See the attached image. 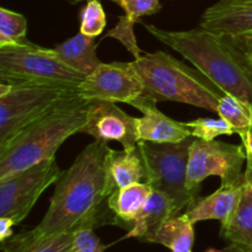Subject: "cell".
Here are the masks:
<instances>
[{"label": "cell", "instance_id": "obj_1", "mask_svg": "<svg viewBox=\"0 0 252 252\" xmlns=\"http://www.w3.org/2000/svg\"><path fill=\"white\" fill-rule=\"evenodd\" d=\"M107 143L94 140L81 150L68 170L62 171L43 219L31 230L34 235L94 229L102 223V206L107 203Z\"/></svg>", "mask_w": 252, "mask_h": 252}, {"label": "cell", "instance_id": "obj_2", "mask_svg": "<svg viewBox=\"0 0 252 252\" xmlns=\"http://www.w3.org/2000/svg\"><path fill=\"white\" fill-rule=\"evenodd\" d=\"M143 26L158 41L181 54L224 94L252 105V58L240 37L223 36L201 27L169 31L150 24Z\"/></svg>", "mask_w": 252, "mask_h": 252}, {"label": "cell", "instance_id": "obj_3", "mask_svg": "<svg viewBox=\"0 0 252 252\" xmlns=\"http://www.w3.org/2000/svg\"><path fill=\"white\" fill-rule=\"evenodd\" d=\"M89 102L78 91L70 93L0 147V181L54 159L61 145L83 129Z\"/></svg>", "mask_w": 252, "mask_h": 252}, {"label": "cell", "instance_id": "obj_4", "mask_svg": "<svg viewBox=\"0 0 252 252\" xmlns=\"http://www.w3.org/2000/svg\"><path fill=\"white\" fill-rule=\"evenodd\" d=\"M143 86V95L159 101H176L217 112L223 91L198 69L191 68L164 51L128 62Z\"/></svg>", "mask_w": 252, "mask_h": 252}, {"label": "cell", "instance_id": "obj_5", "mask_svg": "<svg viewBox=\"0 0 252 252\" xmlns=\"http://www.w3.org/2000/svg\"><path fill=\"white\" fill-rule=\"evenodd\" d=\"M85 75L58 58L53 48L25 43L0 48V80L9 84H41L78 90Z\"/></svg>", "mask_w": 252, "mask_h": 252}, {"label": "cell", "instance_id": "obj_6", "mask_svg": "<svg viewBox=\"0 0 252 252\" xmlns=\"http://www.w3.org/2000/svg\"><path fill=\"white\" fill-rule=\"evenodd\" d=\"M194 137L180 143H152L139 140L137 144L145 166V182L153 189L162 192L174 203L177 213L187 209L199 193L187 187V164Z\"/></svg>", "mask_w": 252, "mask_h": 252}, {"label": "cell", "instance_id": "obj_7", "mask_svg": "<svg viewBox=\"0 0 252 252\" xmlns=\"http://www.w3.org/2000/svg\"><path fill=\"white\" fill-rule=\"evenodd\" d=\"M70 93L41 84H0V147Z\"/></svg>", "mask_w": 252, "mask_h": 252}, {"label": "cell", "instance_id": "obj_8", "mask_svg": "<svg viewBox=\"0 0 252 252\" xmlns=\"http://www.w3.org/2000/svg\"><path fill=\"white\" fill-rule=\"evenodd\" d=\"M246 159L244 145L194 138L187 164V187L199 193L201 184L211 176H218L223 187L240 184Z\"/></svg>", "mask_w": 252, "mask_h": 252}, {"label": "cell", "instance_id": "obj_9", "mask_svg": "<svg viewBox=\"0 0 252 252\" xmlns=\"http://www.w3.org/2000/svg\"><path fill=\"white\" fill-rule=\"evenodd\" d=\"M61 174L54 158L0 181V217L12 219L15 225L21 223Z\"/></svg>", "mask_w": 252, "mask_h": 252}, {"label": "cell", "instance_id": "obj_10", "mask_svg": "<svg viewBox=\"0 0 252 252\" xmlns=\"http://www.w3.org/2000/svg\"><path fill=\"white\" fill-rule=\"evenodd\" d=\"M78 94L89 101L132 103L143 95V86L127 64L122 62L101 63L79 85Z\"/></svg>", "mask_w": 252, "mask_h": 252}, {"label": "cell", "instance_id": "obj_11", "mask_svg": "<svg viewBox=\"0 0 252 252\" xmlns=\"http://www.w3.org/2000/svg\"><path fill=\"white\" fill-rule=\"evenodd\" d=\"M80 133L105 143L110 140L120 142L123 149H134L139 142L138 118L126 113L111 101L94 100L89 102L88 118Z\"/></svg>", "mask_w": 252, "mask_h": 252}, {"label": "cell", "instance_id": "obj_12", "mask_svg": "<svg viewBox=\"0 0 252 252\" xmlns=\"http://www.w3.org/2000/svg\"><path fill=\"white\" fill-rule=\"evenodd\" d=\"M199 27L223 36H252V0H218L204 10Z\"/></svg>", "mask_w": 252, "mask_h": 252}, {"label": "cell", "instance_id": "obj_13", "mask_svg": "<svg viewBox=\"0 0 252 252\" xmlns=\"http://www.w3.org/2000/svg\"><path fill=\"white\" fill-rule=\"evenodd\" d=\"M157 101L140 95L130 105L143 113L138 118L139 140L152 143H180L192 137L186 123L167 117L157 107Z\"/></svg>", "mask_w": 252, "mask_h": 252}, {"label": "cell", "instance_id": "obj_14", "mask_svg": "<svg viewBox=\"0 0 252 252\" xmlns=\"http://www.w3.org/2000/svg\"><path fill=\"white\" fill-rule=\"evenodd\" d=\"M106 194L145 179V166L139 149L115 150L108 148L105 159Z\"/></svg>", "mask_w": 252, "mask_h": 252}, {"label": "cell", "instance_id": "obj_15", "mask_svg": "<svg viewBox=\"0 0 252 252\" xmlns=\"http://www.w3.org/2000/svg\"><path fill=\"white\" fill-rule=\"evenodd\" d=\"M225 252H252V185L244 182L235 211L221 224Z\"/></svg>", "mask_w": 252, "mask_h": 252}, {"label": "cell", "instance_id": "obj_16", "mask_svg": "<svg viewBox=\"0 0 252 252\" xmlns=\"http://www.w3.org/2000/svg\"><path fill=\"white\" fill-rule=\"evenodd\" d=\"M244 181L234 186H220L207 197H198L186 209V216L193 224L203 220H219L226 223L235 211L241 196Z\"/></svg>", "mask_w": 252, "mask_h": 252}, {"label": "cell", "instance_id": "obj_17", "mask_svg": "<svg viewBox=\"0 0 252 252\" xmlns=\"http://www.w3.org/2000/svg\"><path fill=\"white\" fill-rule=\"evenodd\" d=\"M177 214L180 213H177L174 203L162 192L153 189L125 239L137 238L147 241L164 221Z\"/></svg>", "mask_w": 252, "mask_h": 252}, {"label": "cell", "instance_id": "obj_18", "mask_svg": "<svg viewBox=\"0 0 252 252\" xmlns=\"http://www.w3.org/2000/svg\"><path fill=\"white\" fill-rule=\"evenodd\" d=\"M153 189L147 182H137L113 192L107 198V207L115 214L113 223L132 228Z\"/></svg>", "mask_w": 252, "mask_h": 252}, {"label": "cell", "instance_id": "obj_19", "mask_svg": "<svg viewBox=\"0 0 252 252\" xmlns=\"http://www.w3.org/2000/svg\"><path fill=\"white\" fill-rule=\"evenodd\" d=\"M96 49L97 43L95 38L79 32L75 36L54 46L53 51L63 63L86 76L101 64Z\"/></svg>", "mask_w": 252, "mask_h": 252}, {"label": "cell", "instance_id": "obj_20", "mask_svg": "<svg viewBox=\"0 0 252 252\" xmlns=\"http://www.w3.org/2000/svg\"><path fill=\"white\" fill-rule=\"evenodd\" d=\"M193 225L186 214H177L164 221L147 241L160 244L171 252H192L194 243Z\"/></svg>", "mask_w": 252, "mask_h": 252}, {"label": "cell", "instance_id": "obj_21", "mask_svg": "<svg viewBox=\"0 0 252 252\" xmlns=\"http://www.w3.org/2000/svg\"><path fill=\"white\" fill-rule=\"evenodd\" d=\"M74 233L75 231L39 236L29 230L7 239L1 243V248L4 252H69Z\"/></svg>", "mask_w": 252, "mask_h": 252}, {"label": "cell", "instance_id": "obj_22", "mask_svg": "<svg viewBox=\"0 0 252 252\" xmlns=\"http://www.w3.org/2000/svg\"><path fill=\"white\" fill-rule=\"evenodd\" d=\"M217 113L226 121L240 137L252 128V105L236 96L224 94L219 98Z\"/></svg>", "mask_w": 252, "mask_h": 252}, {"label": "cell", "instance_id": "obj_23", "mask_svg": "<svg viewBox=\"0 0 252 252\" xmlns=\"http://www.w3.org/2000/svg\"><path fill=\"white\" fill-rule=\"evenodd\" d=\"M27 20L22 14L0 7V48L27 42Z\"/></svg>", "mask_w": 252, "mask_h": 252}, {"label": "cell", "instance_id": "obj_24", "mask_svg": "<svg viewBox=\"0 0 252 252\" xmlns=\"http://www.w3.org/2000/svg\"><path fill=\"white\" fill-rule=\"evenodd\" d=\"M107 19L100 0H89L80 12V32L95 38L105 30Z\"/></svg>", "mask_w": 252, "mask_h": 252}, {"label": "cell", "instance_id": "obj_25", "mask_svg": "<svg viewBox=\"0 0 252 252\" xmlns=\"http://www.w3.org/2000/svg\"><path fill=\"white\" fill-rule=\"evenodd\" d=\"M187 127L191 129L192 137L203 140H214L219 135L235 134L234 128L226 121L219 117L217 118H197V120L186 122Z\"/></svg>", "mask_w": 252, "mask_h": 252}, {"label": "cell", "instance_id": "obj_26", "mask_svg": "<svg viewBox=\"0 0 252 252\" xmlns=\"http://www.w3.org/2000/svg\"><path fill=\"white\" fill-rule=\"evenodd\" d=\"M134 24L135 22L130 20L127 15H122L118 17L117 25L106 33V37L120 41L126 47V49L134 57V59H138L142 57L140 56L142 51L138 47L137 38H135Z\"/></svg>", "mask_w": 252, "mask_h": 252}, {"label": "cell", "instance_id": "obj_27", "mask_svg": "<svg viewBox=\"0 0 252 252\" xmlns=\"http://www.w3.org/2000/svg\"><path fill=\"white\" fill-rule=\"evenodd\" d=\"M125 10L126 15L137 24L143 16L154 15L161 10L160 0H112Z\"/></svg>", "mask_w": 252, "mask_h": 252}, {"label": "cell", "instance_id": "obj_28", "mask_svg": "<svg viewBox=\"0 0 252 252\" xmlns=\"http://www.w3.org/2000/svg\"><path fill=\"white\" fill-rule=\"evenodd\" d=\"M107 246L95 235L94 229L83 228L74 233L73 244L69 252H105Z\"/></svg>", "mask_w": 252, "mask_h": 252}, {"label": "cell", "instance_id": "obj_29", "mask_svg": "<svg viewBox=\"0 0 252 252\" xmlns=\"http://www.w3.org/2000/svg\"><path fill=\"white\" fill-rule=\"evenodd\" d=\"M15 225L14 220L6 217H0V241L4 243L12 236V226Z\"/></svg>", "mask_w": 252, "mask_h": 252}, {"label": "cell", "instance_id": "obj_30", "mask_svg": "<svg viewBox=\"0 0 252 252\" xmlns=\"http://www.w3.org/2000/svg\"><path fill=\"white\" fill-rule=\"evenodd\" d=\"M241 138V142H243L244 148L246 150V155H248V159H252V128L249 129L245 134Z\"/></svg>", "mask_w": 252, "mask_h": 252}, {"label": "cell", "instance_id": "obj_31", "mask_svg": "<svg viewBox=\"0 0 252 252\" xmlns=\"http://www.w3.org/2000/svg\"><path fill=\"white\" fill-rule=\"evenodd\" d=\"M243 181L252 185V159H246V170L243 175Z\"/></svg>", "mask_w": 252, "mask_h": 252}, {"label": "cell", "instance_id": "obj_32", "mask_svg": "<svg viewBox=\"0 0 252 252\" xmlns=\"http://www.w3.org/2000/svg\"><path fill=\"white\" fill-rule=\"evenodd\" d=\"M241 42H243V44L245 46L246 51L249 52V54L251 56L252 58V36H246V37H240Z\"/></svg>", "mask_w": 252, "mask_h": 252}, {"label": "cell", "instance_id": "obj_33", "mask_svg": "<svg viewBox=\"0 0 252 252\" xmlns=\"http://www.w3.org/2000/svg\"><path fill=\"white\" fill-rule=\"evenodd\" d=\"M204 252H225V250L221 251V250H216V249H209V250L204 251Z\"/></svg>", "mask_w": 252, "mask_h": 252}, {"label": "cell", "instance_id": "obj_34", "mask_svg": "<svg viewBox=\"0 0 252 252\" xmlns=\"http://www.w3.org/2000/svg\"><path fill=\"white\" fill-rule=\"evenodd\" d=\"M69 1H71V2H76V1H81V0H69ZM86 1H89V0H86Z\"/></svg>", "mask_w": 252, "mask_h": 252}]
</instances>
